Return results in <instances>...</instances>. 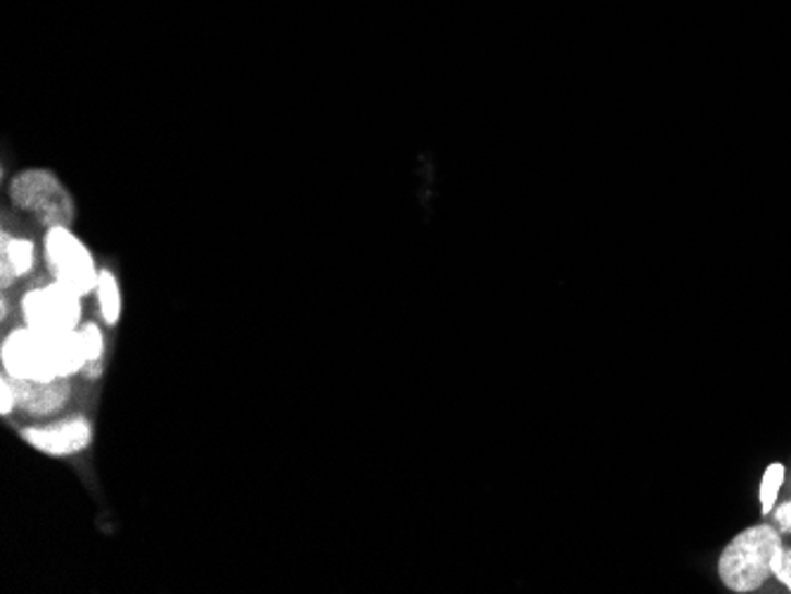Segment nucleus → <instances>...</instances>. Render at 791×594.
Returning <instances> with one entry per match:
<instances>
[{
	"mask_svg": "<svg viewBox=\"0 0 791 594\" xmlns=\"http://www.w3.org/2000/svg\"><path fill=\"white\" fill-rule=\"evenodd\" d=\"M772 575L791 590V549L782 547L772 559Z\"/></svg>",
	"mask_w": 791,
	"mask_h": 594,
	"instance_id": "13",
	"label": "nucleus"
},
{
	"mask_svg": "<svg viewBox=\"0 0 791 594\" xmlns=\"http://www.w3.org/2000/svg\"><path fill=\"white\" fill-rule=\"evenodd\" d=\"M22 441L50 458L79 455L93 443V424L86 417H72L52 424H38L20 431Z\"/></svg>",
	"mask_w": 791,
	"mask_h": 594,
	"instance_id": "6",
	"label": "nucleus"
},
{
	"mask_svg": "<svg viewBox=\"0 0 791 594\" xmlns=\"http://www.w3.org/2000/svg\"><path fill=\"white\" fill-rule=\"evenodd\" d=\"M97 304H101V316L105 320V324L115 328L119 324L121 318V289H119V280L117 275L105 268L101 271V277H97Z\"/></svg>",
	"mask_w": 791,
	"mask_h": 594,
	"instance_id": "9",
	"label": "nucleus"
},
{
	"mask_svg": "<svg viewBox=\"0 0 791 594\" xmlns=\"http://www.w3.org/2000/svg\"><path fill=\"white\" fill-rule=\"evenodd\" d=\"M10 197L22 211H29L46 228H69L76 206L62 180L46 168H29L10 182Z\"/></svg>",
	"mask_w": 791,
	"mask_h": 594,
	"instance_id": "2",
	"label": "nucleus"
},
{
	"mask_svg": "<svg viewBox=\"0 0 791 594\" xmlns=\"http://www.w3.org/2000/svg\"><path fill=\"white\" fill-rule=\"evenodd\" d=\"M782 480H784V464H770L760 480V512L763 514H772V507H775L777 495H780Z\"/></svg>",
	"mask_w": 791,
	"mask_h": 594,
	"instance_id": "10",
	"label": "nucleus"
},
{
	"mask_svg": "<svg viewBox=\"0 0 791 594\" xmlns=\"http://www.w3.org/2000/svg\"><path fill=\"white\" fill-rule=\"evenodd\" d=\"M782 549L780 531L752 526L734 535L718 559V575L732 592H754L772 573V559Z\"/></svg>",
	"mask_w": 791,
	"mask_h": 594,
	"instance_id": "1",
	"label": "nucleus"
},
{
	"mask_svg": "<svg viewBox=\"0 0 791 594\" xmlns=\"http://www.w3.org/2000/svg\"><path fill=\"white\" fill-rule=\"evenodd\" d=\"M81 296L60 282L34 287L22 299V318L29 330L44 336H58L81 328Z\"/></svg>",
	"mask_w": 791,
	"mask_h": 594,
	"instance_id": "3",
	"label": "nucleus"
},
{
	"mask_svg": "<svg viewBox=\"0 0 791 594\" xmlns=\"http://www.w3.org/2000/svg\"><path fill=\"white\" fill-rule=\"evenodd\" d=\"M0 358H3V370L12 379L22 381H55L62 379L58 375V363H55L52 338L38 334L34 330L24 328L12 330L3 348H0Z\"/></svg>",
	"mask_w": 791,
	"mask_h": 594,
	"instance_id": "5",
	"label": "nucleus"
},
{
	"mask_svg": "<svg viewBox=\"0 0 791 594\" xmlns=\"http://www.w3.org/2000/svg\"><path fill=\"white\" fill-rule=\"evenodd\" d=\"M0 259L8 261L17 277L29 275L36 268V247L29 239L10 237L3 233V242H0Z\"/></svg>",
	"mask_w": 791,
	"mask_h": 594,
	"instance_id": "8",
	"label": "nucleus"
},
{
	"mask_svg": "<svg viewBox=\"0 0 791 594\" xmlns=\"http://www.w3.org/2000/svg\"><path fill=\"white\" fill-rule=\"evenodd\" d=\"M12 409H17V391L12 384V377L3 375L0 377V415L8 417Z\"/></svg>",
	"mask_w": 791,
	"mask_h": 594,
	"instance_id": "12",
	"label": "nucleus"
},
{
	"mask_svg": "<svg viewBox=\"0 0 791 594\" xmlns=\"http://www.w3.org/2000/svg\"><path fill=\"white\" fill-rule=\"evenodd\" d=\"M775 526L780 533H791V502H784L782 507H777L775 512Z\"/></svg>",
	"mask_w": 791,
	"mask_h": 594,
	"instance_id": "14",
	"label": "nucleus"
},
{
	"mask_svg": "<svg viewBox=\"0 0 791 594\" xmlns=\"http://www.w3.org/2000/svg\"><path fill=\"white\" fill-rule=\"evenodd\" d=\"M46 263L55 282L79 294L81 299L95 292L101 271L95 268L91 249L69 228H50L46 233Z\"/></svg>",
	"mask_w": 791,
	"mask_h": 594,
	"instance_id": "4",
	"label": "nucleus"
},
{
	"mask_svg": "<svg viewBox=\"0 0 791 594\" xmlns=\"http://www.w3.org/2000/svg\"><path fill=\"white\" fill-rule=\"evenodd\" d=\"M81 332H83V338H86V346H88V367L91 365H101L103 356H105V336H103V330L97 328L95 322H83L81 324Z\"/></svg>",
	"mask_w": 791,
	"mask_h": 594,
	"instance_id": "11",
	"label": "nucleus"
},
{
	"mask_svg": "<svg viewBox=\"0 0 791 594\" xmlns=\"http://www.w3.org/2000/svg\"><path fill=\"white\" fill-rule=\"evenodd\" d=\"M17 391V407L24 409L26 415L34 417H48L58 413L69 401V379H55V381H22L12 379Z\"/></svg>",
	"mask_w": 791,
	"mask_h": 594,
	"instance_id": "7",
	"label": "nucleus"
}]
</instances>
